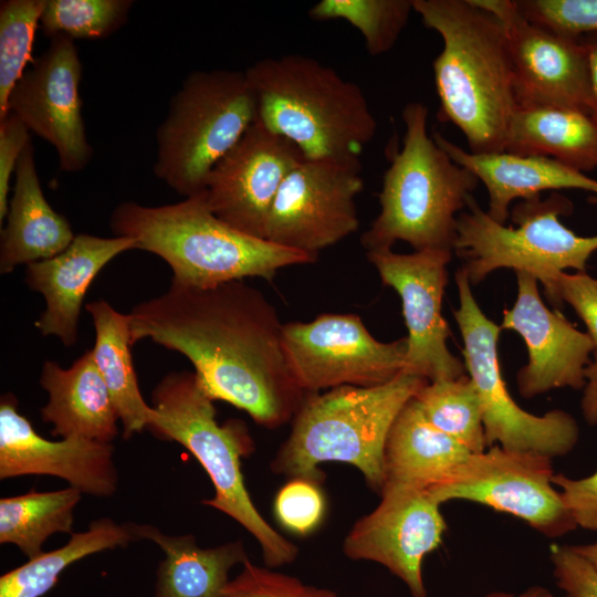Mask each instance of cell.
I'll return each mask as SVG.
<instances>
[{
    "label": "cell",
    "instance_id": "1",
    "mask_svg": "<svg viewBox=\"0 0 597 597\" xmlns=\"http://www.w3.org/2000/svg\"><path fill=\"white\" fill-rule=\"evenodd\" d=\"M128 315L133 345L148 338L185 355L212 400L244 410L262 427L292 420L308 395L290 368L274 306L243 280L171 282Z\"/></svg>",
    "mask_w": 597,
    "mask_h": 597
},
{
    "label": "cell",
    "instance_id": "2",
    "mask_svg": "<svg viewBox=\"0 0 597 597\" xmlns=\"http://www.w3.org/2000/svg\"><path fill=\"white\" fill-rule=\"evenodd\" d=\"M422 23L442 40L432 63L439 119L457 126L469 151H505L517 107L503 28L474 0H413Z\"/></svg>",
    "mask_w": 597,
    "mask_h": 597
},
{
    "label": "cell",
    "instance_id": "3",
    "mask_svg": "<svg viewBox=\"0 0 597 597\" xmlns=\"http://www.w3.org/2000/svg\"><path fill=\"white\" fill-rule=\"evenodd\" d=\"M114 235L135 240L136 249L160 256L171 282L213 286L245 277L272 281L280 269L313 263L303 252L245 234L209 208L205 192L164 206L119 203L112 212Z\"/></svg>",
    "mask_w": 597,
    "mask_h": 597
},
{
    "label": "cell",
    "instance_id": "4",
    "mask_svg": "<svg viewBox=\"0 0 597 597\" xmlns=\"http://www.w3.org/2000/svg\"><path fill=\"white\" fill-rule=\"evenodd\" d=\"M244 72L256 119L292 142L305 159L360 161L377 121L358 84L302 54L265 57Z\"/></svg>",
    "mask_w": 597,
    "mask_h": 597
},
{
    "label": "cell",
    "instance_id": "5",
    "mask_svg": "<svg viewBox=\"0 0 597 597\" xmlns=\"http://www.w3.org/2000/svg\"><path fill=\"white\" fill-rule=\"evenodd\" d=\"M428 383L401 371L377 386H341L322 395L308 394L271 463L272 471L290 479L321 482V463L343 462L358 469L367 485L380 494L390 428L406 404Z\"/></svg>",
    "mask_w": 597,
    "mask_h": 597
},
{
    "label": "cell",
    "instance_id": "6",
    "mask_svg": "<svg viewBox=\"0 0 597 597\" xmlns=\"http://www.w3.org/2000/svg\"><path fill=\"white\" fill-rule=\"evenodd\" d=\"M401 116L402 145L384 174L380 211L362 243L367 251L392 248L397 241L415 251H453L459 212L480 181L428 134L425 104L408 103Z\"/></svg>",
    "mask_w": 597,
    "mask_h": 597
},
{
    "label": "cell",
    "instance_id": "7",
    "mask_svg": "<svg viewBox=\"0 0 597 597\" xmlns=\"http://www.w3.org/2000/svg\"><path fill=\"white\" fill-rule=\"evenodd\" d=\"M151 401L157 417L147 429L184 446L210 478L214 496L202 503L243 526L258 541L266 567L294 562L297 546L266 522L245 488L241 458L253 451V441L244 423L217 421L214 400L195 371L166 375L154 388Z\"/></svg>",
    "mask_w": 597,
    "mask_h": 597
},
{
    "label": "cell",
    "instance_id": "8",
    "mask_svg": "<svg viewBox=\"0 0 597 597\" xmlns=\"http://www.w3.org/2000/svg\"><path fill=\"white\" fill-rule=\"evenodd\" d=\"M467 207L458 217L453 252L463 260L471 285L499 269H512L535 276L548 298L556 274L586 271L597 251V234L579 235L561 221L574 206L559 192L517 202L510 210L511 226L494 221L473 196Z\"/></svg>",
    "mask_w": 597,
    "mask_h": 597
},
{
    "label": "cell",
    "instance_id": "9",
    "mask_svg": "<svg viewBox=\"0 0 597 597\" xmlns=\"http://www.w3.org/2000/svg\"><path fill=\"white\" fill-rule=\"evenodd\" d=\"M256 118L244 71L190 73L157 128L155 176L185 198L203 192L211 169Z\"/></svg>",
    "mask_w": 597,
    "mask_h": 597
},
{
    "label": "cell",
    "instance_id": "10",
    "mask_svg": "<svg viewBox=\"0 0 597 597\" xmlns=\"http://www.w3.org/2000/svg\"><path fill=\"white\" fill-rule=\"evenodd\" d=\"M454 280L459 305L453 310V317L463 339L467 373L482 402L488 447L499 444L549 459L568 454L579 439L576 419L562 409L534 415L515 402L499 365L498 343L502 328L483 313L461 268L455 272Z\"/></svg>",
    "mask_w": 597,
    "mask_h": 597
},
{
    "label": "cell",
    "instance_id": "11",
    "mask_svg": "<svg viewBox=\"0 0 597 597\" xmlns=\"http://www.w3.org/2000/svg\"><path fill=\"white\" fill-rule=\"evenodd\" d=\"M552 459L492 446L471 453L443 481L427 490L440 505L467 500L521 519L548 538L577 528L552 479Z\"/></svg>",
    "mask_w": 597,
    "mask_h": 597
},
{
    "label": "cell",
    "instance_id": "12",
    "mask_svg": "<svg viewBox=\"0 0 597 597\" xmlns=\"http://www.w3.org/2000/svg\"><path fill=\"white\" fill-rule=\"evenodd\" d=\"M282 341L290 368L307 394L385 384L404 371L408 350L407 336L380 342L356 314L285 323Z\"/></svg>",
    "mask_w": 597,
    "mask_h": 597
},
{
    "label": "cell",
    "instance_id": "13",
    "mask_svg": "<svg viewBox=\"0 0 597 597\" xmlns=\"http://www.w3.org/2000/svg\"><path fill=\"white\" fill-rule=\"evenodd\" d=\"M363 188L360 161L303 159L279 189L265 239L316 260L357 231L355 198Z\"/></svg>",
    "mask_w": 597,
    "mask_h": 597
},
{
    "label": "cell",
    "instance_id": "14",
    "mask_svg": "<svg viewBox=\"0 0 597 597\" xmlns=\"http://www.w3.org/2000/svg\"><path fill=\"white\" fill-rule=\"evenodd\" d=\"M450 250H421L409 254L391 248L367 251L381 282L400 296L408 329L405 373L429 381L451 380L467 375L463 360L453 355L447 341L450 329L442 315L448 283Z\"/></svg>",
    "mask_w": 597,
    "mask_h": 597
},
{
    "label": "cell",
    "instance_id": "15",
    "mask_svg": "<svg viewBox=\"0 0 597 597\" xmlns=\"http://www.w3.org/2000/svg\"><path fill=\"white\" fill-rule=\"evenodd\" d=\"M474 1L503 28L517 106L573 108L593 116L588 60L579 38L531 22L514 0Z\"/></svg>",
    "mask_w": 597,
    "mask_h": 597
},
{
    "label": "cell",
    "instance_id": "16",
    "mask_svg": "<svg viewBox=\"0 0 597 597\" xmlns=\"http://www.w3.org/2000/svg\"><path fill=\"white\" fill-rule=\"evenodd\" d=\"M83 65L74 40L57 35L13 87L8 113L56 151L65 172L83 170L93 157L82 115Z\"/></svg>",
    "mask_w": 597,
    "mask_h": 597
},
{
    "label": "cell",
    "instance_id": "17",
    "mask_svg": "<svg viewBox=\"0 0 597 597\" xmlns=\"http://www.w3.org/2000/svg\"><path fill=\"white\" fill-rule=\"evenodd\" d=\"M447 528L440 504L427 491L386 484L379 504L346 535L343 552L350 559L383 565L412 597H427L423 559L440 546Z\"/></svg>",
    "mask_w": 597,
    "mask_h": 597
},
{
    "label": "cell",
    "instance_id": "18",
    "mask_svg": "<svg viewBox=\"0 0 597 597\" xmlns=\"http://www.w3.org/2000/svg\"><path fill=\"white\" fill-rule=\"evenodd\" d=\"M303 159L292 142L256 119L209 172L206 201L232 228L265 239L279 189Z\"/></svg>",
    "mask_w": 597,
    "mask_h": 597
},
{
    "label": "cell",
    "instance_id": "19",
    "mask_svg": "<svg viewBox=\"0 0 597 597\" xmlns=\"http://www.w3.org/2000/svg\"><path fill=\"white\" fill-rule=\"evenodd\" d=\"M515 274L516 301L503 311L500 326L516 332L527 348V363L516 374L520 395L533 398L553 389H583L585 369L595 352L591 338L544 304L535 276L522 271Z\"/></svg>",
    "mask_w": 597,
    "mask_h": 597
},
{
    "label": "cell",
    "instance_id": "20",
    "mask_svg": "<svg viewBox=\"0 0 597 597\" xmlns=\"http://www.w3.org/2000/svg\"><path fill=\"white\" fill-rule=\"evenodd\" d=\"M51 475L82 494L112 496L118 485L112 443L84 438L41 437L17 409L12 395L0 402V479Z\"/></svg>",
    "mask_w": 597,
    "mask_h": 597
},
{
    "label": "cell",
    "instance_id": "21",
    "mask_svg": "<svg viewBox=\"0 0 597 597\" xmlns=\"http://www.w3.org/2000/svg\"><path fill=\"white\" fill-rule=\"evenodd\" d=\"M135 249V240L128 237L80 233L60 254L28 264L25 282L45 300V310L35 321L40 333L57 337L66 347L76 344L88 286L115 256Z\"/></svg>",
    "mask_w": 597,
    "mask_h": 597
},
{
    "label": "cell",
    "instance_id": "22",
    "mask_svg": "<svg viewBox=\"0 0 597 597\" xmlns=\"http://www.w3.org/2000/svg\"><path fill=\"white\" fill-rule=\"evenodd\" d=\"M433 139L458 165L471 171L484 185L489 196V216L505 224L514 200L540 197L543 191L577 189L590 193L597 203V179L556 159L507 151L473 154L433 133Z\"/></svg>",
    "mask_w": 597,
    "mask_h": 597
},
{
    "label": "cell",
    "instance_id": "23",
    "mask_svg": "<svg viewBox=\"0 0 597 597\" xmlns=\"http://www.w3.org/2000/svg\"><path fill=\"white\" fill-rule=\"evenodd\" d=\"M40 385L48 394L41 418L53 426L52 436L112 443L119 417L91 349L69 368L46 360Z\"/></svg>",
    "mask_w": 597,
    "mask_h": 597
},
{
    "label": "cell",
    "instance_id": "24",
    "mask_svg": "<svg viewBox=\"0 0 597 597\" xmlns=\"http://www.w3.org/2000/svg\"><path fill=\"white\" fill-rule=\"evenodd\" d=\"M6 218L0 239L1 274L12 272L20 264L28 265L60 254L75 237L69 220L44 197L32 140L18 161Z\"/></svg>",
    "mask_w": 597,
    "mask_h": 597
},
{
    "label": "cell",
    "instance_id": "25",
    "mask_svg": "<svg viewBox=\"0 0 597 597\" xmlns=\"http://www.w3.org/2000/svg\"><path fill=\"white\" fill-rule=\"evenodd\" d=\"M129 526L136 540L151 541L164 553L155 597H227L231 568L249 558L241 541L203 548L192 535H168L149 524Z\"/></svg>",
    "mask_w": 597,
    "mask_h": 597
},
{
    "label": "cell",
    "instance_id": "26",
    "mask_svg": "<svg viewBox=\"0 0 597 597\" xmlns=\"http://www.w3.org/2000/svg\"><path fill=\"white\" fill-rule=\"evenodd\" d=\"M471 452L436 428L415 397L395 419L385 446V484L427 491L443 481Z\"/></svg>",
    "mask_w": 597,
    "mask_h": 597
},
{
    "label": "cell",
    "instance_id": "27",
    "mask_svg": "<svg viewBox=\"0 0 597 597\" xmlns=\"http://www.w3.org/2000/svg\"><path fill=\"white\" fill-rule=\"evenodd\" d=\"M505 151L549 157L588 174L597 168V121L573 108L517 106Z\"/></svg>",
    "mask_w": 597,
    "mask_h": 597
},
{
    "label": "cell",
    "instance_id": "28",
    "mask_svg": "<svg viewBox=\"0 0 597 597\" xmlns=\"http://www.w3.org/2000/svg\"><path fill=\"white\" fill-rule=\"evenodd\" d=\"M85 308L95 329L92 355L117 409L123 437L128 439L147 429L157 417L139 390L130 350L129 315L104 300L87 303Z\"/></svg>",
    "mask_w": 597,
    "mask_h": 597
},
{
    "label": "cell",
    "instance_id": "29",
    "mask_svg": "<svg viewBox=\"0 0 597 597\" xmlns=\"http://www.w3.org/2000/svg\"><path fill=\"white\" fill-rule=\"evenodd\" d=\"M134 541L129 522L118 524L109 517L92 521L86 531L73 533L62 547L2 574L0 597H43L73 563L103 551L127 547Z\"/></svg>",
    "mask_w": 597,
    "mask_h": 597
},
{
    "label": "cell",
    "instance_id": "30",
    "mask_svg": "<svg viewBox=\"0 0 597 597\" xmlns=\"http://www.w3.org/2000/svg\"><path fill=\"white\" fill-rule=\"evenodd\" d=\"M81 498L82 493L72 486L2 498L0 543L17 546L29 559L38 557L51 535L74 533V510Z\"/></svg>",
    "mask_w": 597,
    "mask_h": 597
},
{
    "label": "cell",
    "instance_id": "31",
    "mask_svg": "<svg viewBox=\"0 0 597 597\" xmlns=\"http://www.w3.org/2000/svg\"><path fill=\"white\" fill-rule=\"evenodd\" d=\"M426 418L471 453L486 450L483 408L469 375L429 381L415 396Z\"/></svg>",
    "mask_w": 597,
    "mask_h": 597
},
{
    "label": "cell",
    "instance_id": "32",
    "mask_svg": "<svg viewBox=\"0 0 597 597\" xmlns=\"http://www.w3.org/2000/svg\"><path fill=\"white\" fill-rule=\"evenodd\" d=\"M413 0H321L308 11L313 20H345L357 29L371 56L389 52L406 28Z\"/></svg>",
    "mask_w": 597,
    "mask_h": 597
},
{
    "label": "cell",
    "instance_id": "33",
    "mask_svg": "<svg viewBox=\"0 0 597 597\" xmlns=\"http://www.w3.org/2000/svg\"><path fill=\"white\" fill-rule=\"evenodd\" d=\"M45 0L0 2V119L10 94L32 61V50Z\"/></svg>",
    "mask_w": 597,
    "mask_h": 597
},
{
    "label": "cell",
    "instance_id": "34",
    "mask_svg": "<svg viewBox=\"0 0 597 597\" xmlns=\"http://www.w3.org/2000/svg\"><path fill=\"white\" fill-rule=\"evenodd\" d=\"M133 4L132 0H45L40 28L50 39H104L126 23Z\"/></svg>",
    "mask_w": 597,
    "mask_h": 597
},
{
    "label": "cell",
    "instance_id": "35",
    "mask_svg": "<svg viewBox=\"0 0 597 597\" xmlns=\"http://www.w3.org/2000/svg\"><path fill=\"white\" fill-rule=\"evenodd\" d=\"M531 22L553 32L580 38L597 33V0H514Z\"/></svg>",
    "mask_w": 597,
    "mask_h": 597
},
{
    "label": "cell",
    "instance_id": "36",
    "mask_svg": "<svg viewBox=\"0 0 597 597\" xmlns=\"http://www.w3.org/2000/svg\"><path fill=\"white\" fill-rule=\"evenodd\" d=\"M326 510L320 482L290 479L277 492L274 513L281 525L297 535H307L322 523Z\"/></svg>",
    "mask_w": 597,
    "mask_h": 597
},
{
    "label": "cell",
    "instance_id": "37",
    "mask_svg": "<svg viewBox=\"0 0 597 597\" xmlns=\"http://www.w3.org/2000/svg\"><path fill=\"white\" fill-rule=\"evenodd\" d=\"M227 597H341L337 593L304 584L298 578L260 567L248 558L229 582Z\"/></svg>",
    "mask_w": 597,
    "mask_h": 597
},
{
    "label": "cell",
    "instance_id": "38",
    "mask_svg": "<svg viewBox=\"0 0 597 597\" xmlns=\"http://www.w3.org/2000/svg\"><path fill=\"white\" fill-rule=\"evenodd\" d=\"M548 301L555 306L563 302L572 306L585 323L597 352V277L586 271L561 272L554 277Z\"/></svg>",
    "mask_w": 597,
    "mask_h": 597
},
{
    "label": "cell",
    "instance_id": "39",
    "mask_svg": "<svg viewBox=\"0 0 597 597\" xmlns=\"http://www.w3.org/2000/svg\"><path fill=\"white\" fill-rule=\"evenodd\" d=\"M549 558L565 597H597V568L573 545L553 544Z\"/></svg>",
    "mask_w": 597,
    "mask_h": 597
},
{
    "label": "cell",
    "instance_id": "40",
    "mask_svg": "<svg viewBox=\"0 0 597 597\" xmlns=\"http://www.w3.org/2000/svg\"><path fill=\"white\" fill-rule=\"evenodd\" d=\"M552 481L577 527L597 533V470L579 479L555 473Z\"/></svg>",
    "mask_w": 597,
    "mask_h": 597
},
{
    "label": "cell",
    "instance_id": "41",
    "mask_svg": "<svg viewBox=\"0 0 597 597\" xmlns=\"http://www.w3.org/2000/svg\"><path fill=\"white\" fill-rule=\"evenodd\" d=\"M32 140L30 130L13 114L0 119V221L7 217L9 190L20 156Z\"/></svg>",
    "mask_w": 597,
    "mask_h": 597
},
{
    "label": "cell",
    "instance_id": "42",
    "mask_svg": "<svg viewBox=\"0 0 597 597\" xmlns=\"http://www.w3.org/2000/svg\"><path fill=\"white\" fill-rule=\"evenodd\" d=\"M593 356L594 359L585 369L586 384L582 389L580 410L585 421L597 427V352Z\"/></svg>",
    "mask_w": 597,
    "mask_h": 597
},
{
    "label": "cell",
    "instance_id": "43",
    "mask_svg": "<svg viewBox=\"0 0 597 597\" xmlns=\"http://www.w3.org/2000/svg\"><path fill=\"white\" fill-rule=\"evenodd\" d=\"M579 39L587 54L591 94L594 100L593 117L597 121V33L585 34Z\"/></svg>",
    "mask_w": 597,
    "mask_h": 597
},
{
    "label": "cell",
    "instance_id": "44",
    "mask_svg": "<svg viewBox=\"0 0 597 597\" xmlns=\"http://www.w3.org/2000/svg\"><path fill=\"white\" fill-rule=\"evenodd\" d=\"M483 597H553V594L545 587L534 585L517 595L507 591H491Z\"/></svg>",
    "mask_w": 597,
    "mask_h": 597
},
{
    "label": "cell",
    "instance_id": "45",
    "mask_svg": "<svg viewBox=\"0 0 597 597\" xmlns=\"http://www.w3.org/2000/svg\"><path fill=\"white\" fill-rule=\"evenodd\" d=\"M573 547L597 568V542L573 545Z\"/></svg>",
    "mask_w": 597,
    "mask_h": 597
}]
</instances>
